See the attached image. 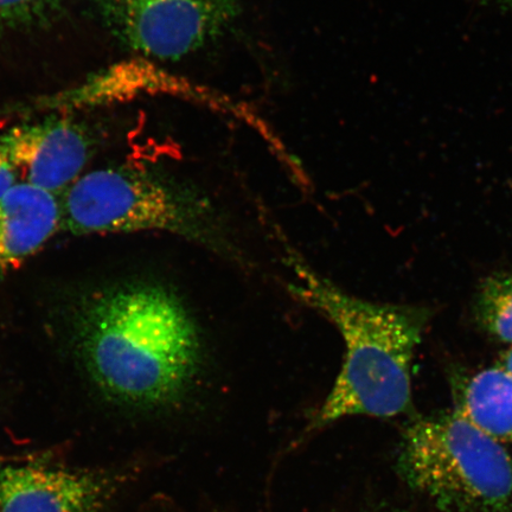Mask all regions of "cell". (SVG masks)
<instances>
[{
  "label": "cell",
  "mask_w": 512,
  "mask_h": 512,
  "mask_svg": "<svg viewBox=\"0 0 512 512\" xmlns=\"http://www.w3.org/2000/svg\"><path fill=\"white\" fill-rule=\"evenodd\" d=\"M78 348L96 387L124 407L181 405L202 370L195 320L159 285H120L96 294L80 312Z\"/></svg>",
  "instance_id": "obj_1"
},
{
  "label": "cell",
  "mask_w": 512,
  "mask_h": 512,
  "mask_svg": "<svg viewBox=\"0 0 512 512\" xmlns=\"http://www.w3.org/2000/svg\"><path fill=\"white\" fill-rule=\"evenodd\" d=\"M284 249L294 275L288 292L334 324L345 348L334 386L305 432L323 430L350 416L394 418L407 413L412 406V363L427 312L351 296L290 246Z\"/></svg>",
  "instance_id": "obj_2"
},
{
  "label": "cell",
  "mask_w": 512,
  "mask_h": 512,
  "mask_svg": "<svg viewBox=\"0 0 512 512\" xmlns=\"http://www.w3.org/2000/svg\"><path fill=\"white\" fill-rule=\"evenodd\" d=\"M62 228L74 235L159 232L235 256L219 210L188 181L143 168L89 172L64 191Z\"/></svg>",
  "instance_id": "obj_3"
},
{
  "label": "cell",
  "mask_w": 512,
  "mask_h": 512,
  "mask_svg": "<svg viewBox=\"0 0 512 512\" xmlns=\"http://www.w3.org/2000/svg\"><path fill=\"white\" fill-rule=\"evenodd\" d=\"M399 473L447 512H509L512 458L457 412L416 419L402 435Z\"/></svg>",
  "instance_id": "obj_4"
},
{
  "label": "cell",
  "mask_w": 512,
  "mask_h": 512,
  "mask_svg": "<svg viewBox=\"0 0 512 512\" xmlns=\"http://www.w3.org/2000/svg\"><path fill=\"white\" fill-rule=\"evenodd\" d=\"M106 28L134 53L179 61L219 40L242 0H95Z\"/></svg>",
  "instance_id": "obj_5"
},
{
  "label": "cell",
  "mask_w": 512,
  "mask_h": 512,
  "mask_svg": "<svg viewBox=\"0 0 512 512\" xmlns=\"http://www.w3.org/2000/svg\"><path fill=\"white\" fill-rule=\"evenodd\" d=\"M117 482L102 472L41 464L0 467V512H101Z\"/></svg>",
  "instance_id": "obj_6"
},
{
  "label": "cell",
  "mask_w": 512,
  "mask_h": 512,
  "mask_svg": "<svg viewBox=\"0 0 512 512\" xmlns=\"http://www.w3.org/2000/svg\"><path fill=\"white\" fill-rule=\"evenodd\" d=\"M0 144L21 182L56 195L78 181L91 155V142L69 120L12 127Z\"/></svg>",
  "instance_id": "obj_7"
},
{
  "label": "cell",
  "mask_w": 512,
  "mask_h": 512,
  "mask_svg": "<svg viewBox=\"0 0 512 512\" xmlns=\"http://www.w3.org/2000/svg\"><path fill=\"white\" fill-rule=\"evenodd\" d=\"M62 228L56 195L18 182L0 198V274L40 252Z\"/></svg>",
  "instance_id": "obj_8"
},
{
  "label": "cell",
  "mask_w": 512,
  "mask_h": 512,
  "mask_svg": "<svg viewBox=\"0 0 512 512\" xmlns=\"http://www.w3.org/2000/svg\"><path fill=\"white\" fill-rule=\"evenodd\" d=\"M454 412L499 443H512V375L498 366L453 379Z\"/></svg>",
  "instance_id": "obj_9"
},
{
  "label": "cell",
  "mask_w": 512,
  "mask_h": 512,
  "mask_svg": "<svg viewBox=\"0 0 512 512\" xmlns=\"http://www.w3.org/2000/svg\"><path fill=\"white\" fill-rule=\"evenodd\" d=\"M478 323L497 341L512 345V273L486 279L476 298Z\"/></svg>",
  "instance_id": "obj_10"
},
{
  "label": "cell",
  "mask_w": 512,
  "mask_h": 512,
  "mask_svg": "<svg viewBox=\"0 0 512 512\" xmlns=\"http://www.w3.org/2000/svg\"><path fill=\"white\" fill-rule=\"evenodd\" d=\"M61 8L62 0H0V35L42 27Z\"/></svg>",
  "instance_id": "obj_11"
},
{
  "label": "cell",
  "mask_w": 512,
  "mask_h": 512,
  "mask_svg": "<svg viewBox=\"0 0 512 512\" xmlns=\"http://www.w3.org/2000/svg\"><path fill=\"white\" fill-rule=\"evenodd\" d=\"M18 183L17 172L0 144V198Z\"/></svg>",
  "instance_id": "obj_12"
},
{
  "label": "cell",
  "mask_w": 512,
  "mask_h": 512,
  "mask_svg": "<svg viewBox=\"0 0 512 512\" xmlns=\"http://www.w3.org/2000/svg\"><path fill=\"white\" fill-rule=\"evenodd\" d=\"M497 366L512 375V345H510V348L499 358Z\"/></svg>",
  "instance_id": "obj_13"
},
{
  "label": "cell",
  "mask_w": 512,
  "mask_h": 512,
  "mask_svg": "<svg viewBox=\"0 0 512 512\" xmlns=\"http://www.w3.org/2000/svg\"><path fill=\"white\" fill-rule=\"evenodd\" d=\"M376 512H403V511L396 510V509H388V510H381V511H376Z\"/></svg>",
  "instance_id": "obj_14"
}]
</instances>
